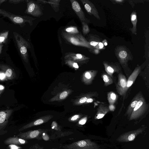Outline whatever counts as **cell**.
I'll use <instances>...</instances> for the list:
<instances>
[{
	"label": "cell",
	"instance_id": "obj_6",
	"mask_svg": "<svg viewBox=\"0 0 149 149\" xmlns=\"http://www.w3.org/2000/svg\"><path fill=\"white\" fill-rule=\"evenodd\" d=\"M127 79L125 75L121 71L118 74V81L116 84L118 93L120 95L125 97L127 91L126 90Z\"/></svg>",
	"mask_w": 149,
	"mask_h": 149
},
{
	"label": "cell",
	"instance_id": "obj_18",
	"mask_svg": "<svg viewBox=\"0 0 149 149\" xmlns=\"http://www.w3.org/2000/svg\"><path fill=\"white\" fill-rule=\"evenodd\" d=\"M101 77L104 81V85L105 86H106L110 85L113 83V80L112 78L106 72H104L102 73Z\"/></svg>",
	"mask_w": 149,
	"mask_h": 149
},
{
	"label": "cell",
	"instance_id": "obj_41",
	"mask_svg": "<svg viewBox=\"0 0 149 149\" xmlns=\"http://www.w3.org/2000/svg\"><path fill=\"white\" fill-rule=\"evenodd\" d=\"M3 47V44H0V54H1L2 50V47Z\"/></svg>",
	"mask_w": 149,
	"mask_h": 149
},
{
	"label": "cell",
	"instance_id": "obj_20",
	"mask_svg": "<svg viewBox=\"0 0 149 149\" xmlns=\"http://www.w3.org/2000/svg\"><path fill=\"white\" fill-rule=\"evenodd\" d=\"M97 72V70H92L86 72L84 74L85 78L89 83L91 82L95 78Z\"/></svg>",
	"mask_w": 149,
	"mask_h": 149
},
{
	"label": "cell",
	"instance_id": "obj_46",
	"mask_svg": "<svg viewBox=\"0 0 149 149\" xmlns=\"http://www.w3.org/2000/svg\"><path fill=\"white\" fill-rule=\"evenodd\" d=\"M2 91H0V94H1V93H2Z\"/></svg>",
	"mask_w": 149,
	"mask_h": 149
},
{
	"label": "cell",
	"instance_id": "obj_34",
	"mask_svg": "<svg viewBox=\"0 0 149 149\" xmlns=\"http://www.w3.org/2000/svg\"><path fill=\"white\" fill-rule=\"evenodd\" d=\"M79 118V116L78 115H75L72 117L71 118V120L72 121H74L76 120Z\"/></svg>",
	"mask_w": 149,
	"mask_h": 149
},
{
	"label": "cell",
	"instance_id": "obj_17",
	"mask_svg": "<svg viewBox=\"0 0 149 149\" xmlns=\"http://www.w3.org/2000/svg\"><path fill=\"white\" fill-rule=\"evenodd\" d=\"M27 143V141L26 140L17 137H9L4 141V143L6 145H23Z\"/></svg>",
	"mask_w": 149,
	"mask_h": 149
},
{
	"label": "cell",
	"instance_id": "obj_21",
	"mask_svg": "<svg viewBox=\"0 0 149 149\" xmlns=\"http://www.w3.org/2000/svg\"><path fill=\"white\" fill-rule=\"evenodd\" d=\"M8 34V31L0 32V45L6 42Z\"/></svg>",
	"mask_w": 149,
	"mask_h": 149
},
{
	"label": "cell",
	"instance_id": "obj_33",
	"mask_svg": "<svg viewBox=\"0 0 149 149\" xmlns=\"http://www.w3.org/2000/svg\"><path fill=\"white\" fill-rule=\"evenodd\" d=\"M6 77L4 73L3 72H0V79L2 80Z\"/></svg>",
	"mask_w": 149,
	"mask_h": 149
},
{
	"label": "cell",
	"instance_id": "obj_36",
	"mask_svg": "<svg viewBox=\"0 0 149 149\" xmlns=\"http://www.w3.org/2000/svg\"><path fill=\"white\" fill-rule=\"evenodd\" d=\"M98 42L94 41H91L90 42V44L91 45L94 46H96Z\"/></svg>",
	"mask_w": 149,
	"mask_h": 149
},
{
	"label": "cell",
	"instance_id": "obj_14",
	"mask_svg": "<svg viewBox=\"0 0 149 149\" xmlns=\"http://www.w3.org/2000/svg\"><path fill=\"white\" fill-rule=\"evenodd\" d=\"M142 95V93L139 92L135 96L132 100L125 113L128 116L130 117L132 111Z\"/></svg>",
	"mask_w": 149,
	"mask_h": 149
},
{
	"label": "cell",
	"instance_id": "obj_38",
	"mask_svg": "<svg viewBox=\"0 0 149 149\" xmlns=\"http://www.w3.org/2000/svg\"><path fill=\"white\" fill-rule=\"evenodd\" d=\"M73 66L75 68H79V66L76 63H74L73 64Z\"/></svg>",
	"mask_w": 149,
	"mask_h": 149
},
{
	"label": "cell",
	"instance_id": "obj_29",
	"mask_svg": "<svg viewBox=\"0 0 149 149\" xmlns=\"http://www.w3.org/2000/svg\"><path fill=\"white\" fill-rule=\"evenodd\" d=\"M9 146L11 149H19L21 148L19 146H18L15 145L11 144Z\"/></svg>",
	"mask_w": 149,
	"mask_h": 149
},
{
	"label": "cell",
	"instance_id": "obj_4",
	"mask_svg": "<svg viewBox=\"0 0 149 149\" xmlns=\"http://www.w3.org/2000/svg\"><path fill=\"white\" fill-rule=\"evenodd\" d=\"M25 13L34 17H40L43 15V7L38 3L33 1H28Z\"/></svg>",
	"mask_w": 149,
	"mask_h": 149
},
{
	"label": "cell",
	"instance_id": "obj_25",
	"mask_svg": "<svg viewBox=\"0 0 149 149\" xmlns=\"http://www.w3.org/2000/svg\"><path fill=\"white\" fill-rule=\"evenodd\" d=\"M68 95L67 92L65 91L62 92L60 95V98L61 99H63L65 98Z\"/></svg>",
	"mask_w": 149,
	"mask_h": 149
},
{
	"label": "cell",
	"instance_id": "obj_8",
	"mask_svg": "<svg viewBox=\"0 0 149 149\" xmlns=\"http://www.w3.org/2000/svg\"><path fill=\"white\" fill-rule=\"evenodd\" d=\"M41 130H36L29 131L24 132H20L17 135V137L24 139L28 140L33 139H39L41 135L43 133Z\"/></svg>",
	"mask_w": 149,
	"mask_h": 149
},
{
	"label": "cell",
	"instance_id": "obj_16",
	"mask_svg": "<svg viewBox=\"0 0 149 149\" xmlns=\"http://www.w3.org/2000/svg\"><path fill=\"white\" fill-rule=\"evenodd\" d=\"M109 111L108 106L104 104H100L97 108L95 118L99 119L102 118Z\"/></svg>",
	"mask_w": 149,
	"mask_h": 149
},
{
	"label": "cell",
	"instance_id": "obj_39",
	"mask_svg": "<svg viewBox=\"0 0 149 149\" xmlns=\"http://www.w3.org/2000/svg\"><path fill=\"white\" fill-rule=\"evenodd\" d=\"M4 89V87L1 85H0V91H2Z\"/></svg>",
	"mask_w": 149,
	"mask_h": 149
},
{
	"label": "cell",
	"instance_id": "obj_23",
	"mask_svg": "<svg viewBox=\"0 0 149 149\" xmlns=\"http://www.w3.org/2000/svg\"><path fill=\"white\" fill-rule=\"evenodd\" d=\"M83 32L84 34L88 33L89 31L88 25L84 22H82Z\"/></svg>",
	"mask_w": 149,
	"mask_h": 149
},
{
	"label": "cell",
	"instance_id": "obj_2",
	"mask_svg": "<svg viewBox=\"0 0 149 149\" xmlns=\"http://www.w3.org/2000/svg\"><path fill=\"white\" fill-rule=\"evenodd\" d=\"M148 105L142 95L130 114V119H136L144 115L148 111Z\"/></svg>",
	"mask_w": 149,
	"mask_h": 149
},
{
	"label": "cell",
	"instance_id": "obj_11",
	"mask_svg": "<svg viewBox=\"0 0 149 149\" xmlns=\"http://www.w3.org/2000/svg\"><path fill=\"white\" fill-rule=\"evenodd\" d=\"M83 4L87 12L90 15H93L97 18H99L98 13L95 7L91 2L88 0H80Z\"/></svg>",
	"mask_w": 149,
	"mask_h": 149
},
{
	"label": "cell",
	"instance_id": "obj_31",
	"mask_svg": "<svg viewBox=\"0 0 149 149\" xmlns=\"http://www.w3.org/2000/svg\"><path fill=\"white\" fill-rule=\"evenodd\" d=\"M87 99V98L86 97H83L80 99L79 102L81 103H84L86 101Z\"/></svg>",
	"mask_w": 149,
	"mask_h": 149
},
{
	"label": "cell",
	"instance_id": "obj_37",
	"mask_svg": "<svg viewBox=\"0 0 149 149\" xmlns=\"http://www.w3.org/2000/svg\"><path fill=\"white\" fill-rule=\"evenodd\" d=\"M93 101V98H89L86 101L88 103L91 102H92Z\"/></svg>",
	"mask_w": 149,
	"mask_h": 149
},
{
	"label": "cell",
	"instance_id": "obj_24",
	"mask_svg": "<svg viewBox=\"0 0 149 149\" xmlns=\"http://www.w3.org/2000/svg\"><path fill=\"white\" fill-rule=\"evenodd\" d=\"M54 1H50L49 3L53 7V8L54 9H56L58 7L59 2L60 1L59 0H56L55 2H54Z\"/></svg>",
	"mask_w": 149,
	"mask_h": 149
},
{
	"label": "cell",
	"instance_id": "obj_32",
	"mask_svg": "<svg viewBox=\"0 0 149 149\" xmlns=\"http://www.w3.org/2000/svg\"><path fill=\"white\" fill-rule=\"evenodd\" d=\"M42 137L43 139L45 140H48L49 139V137L48 135L45 133L42 134Z\"/></svg>",
	"mask_w": 149,
	"mask_h": 149
},
{
	"label": "cell",
	"instance_id": "obj_47",
	"mask_svg": "<svg viewBox=\"0 0 149 149\" xmlns=\"http://www.w3.org/2000/svg\"><path fill=\"white\" fill-rule=\"evenodd\" d=\"M52 149H56V148H53Z\"/></svg>",
	"mask_w": 149,
	"mask_h": 149
},
{
	"label": "cell",
	"instance_id": "obj_40",
	"mask_svg": "<svg viewBox=\"0 0 149 149\" xmlns=\"http://www.w3.org/2000/svg\"><path fill=\"white\" fill-rule=\"evenodd\" d=\"M136 19V16L134 15H132V21L135 20Z\"/></svg>",
	"mask_w": 149,
	"mask_h": 149
},
{
	"label": "cell",
	"instance_id": "obj_1",
	"mask_svg": "<svg viewBox=\"0 0 149 149\" xmlns=\"http://www.w3.org/2000/svg\"><path fill=\"white\" fill-rule=\"evenodd\" d=\"M0 14L7 17L14 24H19L21 26L25 25L26 22L28 23L30 26H32L33 24V21L35 19V18L27 16L15 15L1 9H0Z\"/></svg>",
	"mask_w": 149,
	"mask_h": 149
},
{
	"label": "cell",
	"instance_id": "obj_19",
	"mask_svg": "<svg viewBox=\"0 0 149 149\" xmlns=\"http://www.w3.org/2000/svg\"><path fill=\"white\" fill-rule=\"evenodd\" d=\"M107 100L109 104H114L118 98L117 95L113 91L109 92L107 94Z\"/></svg>",
	"mask_w": 149,
	"mask_h": 149
},
{
	"label": "cell",
	"instance_id": "obj_22",
	"mask_svg": "<svg viewBox=\"0 0 149 149\" xmlns=\"http://www.w3.org/2000/svg\"><path fill=\"white\" fill-rule=\"evenodd\" d=\"M67 33L72 34H76L79 33L77 28L75 26H70L65 29Z\"/></svg>",
	"mask_w": 149,
	"mask_h": 149
},
{
	"label": "cell",
	"instance_id": "obj_3",
	"mask_svg": "<svg viewBox=\"0 0 149 149\" xmlns=\"http://www.w3.org/2000/svg\"><path fill=\"white\" fill-rule=\"evenodd\" d=\"M13 34L21 55L24 61H28L27 49L31 47L29 43L24 39L19 34L13 32Z\"/></svg>",
	"mask_w": 149,
	"mask_h": 149
},
{
	"label": "cell",
	"instance_id": "obj_42",
	"mask_svg": "<svg viewBox=\"0 0 149 149\" xmlns=\"http://www.w3.org/2000/svg\"><path fill=\"white\" fill-rule=\"evenodd\" d=\"M6 0H0V4L3 3L4 2L6 1Z\"/></svg>",
	"mask_w": 149,
	"mask_h": 149
},
{
	"label": "cell",
	"instance_id": "obj_28",
	"mask_svg": "<svg viewBox=\"0 0 149 149\" xmlns=\"http://www.w3.org/2000/svg\"><path fill=\"white\" fill-rule=\"evenodd\" d=\"M135 138V135L134 134H131L127 138V139L129 141H131L134 139Z\"/></svg>",
	"mask_w": 149,
	"mask_h": 149
},
{
	"label": "cell",
	"instance_id": "obj_45",
	"mask_svg": "<svg viewBox=\"0 0 149 149\" xmlns=\"http://www.w3.org/2000/svg\"><path fill=\"white\" fill-rule=\"evenodd\" d=\"M107 45V42H105V43H104V45H106H106Z\"/></svg>",
	"mask_w": 149,
	"mask_h": 149
},
{
	"label": "cell",
	"instance_id": "obj_15",
	"mask_svg": "<svg viewBox=\"0 0 149 149\" xmlns=\"http://www.w3.org/2000/svg\"><path fill=\"white\" fill-rule=\"evenodd\" d=\"M104 65L106 72L111 77L115 72L119 73L121 71V68L118 65L104 63Z\"/></svg>",
	"mask_w": 149,
	"mask_h": 149
},
{
	"label": "cell",
	"instance_id": "obj_43",
	"mask_svg": "<svg viewBox=\"0 0 149 149\" xmlns=\"http://www.w3.org/2000/svg\"><path fill=\"white\" fill-rule=\"evenodd\" d=\"M99 45L100 46H103V44L101 42H100L99 43Z\"/></svg>",
	"mask_w": 149,
	"mask_h": 149
},
{
	"label": "cell",
	"instance_id": "obj_27",
	"mask_svg": "<svg viewBox=\"0 0 149 149\" xmlns=\"http://www.w3.org/2000/svg\"><path fill=\"white\" fill-rule=\"evenodd\" d=\"M109 111H114L115 109V107L114 104H110L108 106Z\"/></svg>",
	"mask_w": 149,
	"mask_h": 149
},
{
	"label": "cell",
	"instance_id": "obj_9",
	"mask_svg": "<svg viewBox=\"0 0 149 149\" xmlns=\"http://www.w3.org/2000/svg\"><path fill=\"white\" fill-rule=\"evenodd\" d=\"M70 1L73 10L82 22L86 23L87 22L84 14L78 2L76 0H70Z\"/></svg>",
	"mask_w": 149,
	"mask_h": 149
},
{
	"label": "cell",
	"instance_id": "obj_35",
	"mask_svg": "<svg viewBox=\"0 0 149 149\" xmlns=\"http://www.w3.org/2000/svg\"><path fill=\"white\" fill-rule=\"evenodd\" d=\"M76 56L78 58V59H81L83 57L82 55L81 54H76Z\"/></svg>",
	"mask_w": 149,
	"mask_h": 149
},
{
	"label": "cell",
	"instance_id": "obj_26",
	"mask_svg": "<svg viewBox=\"0 0 149 149\" xmlns=\"http://www.w3.org/2000/svg\"><path fill=\"white\" fill-rule=\"evenodd\" d=\"M24 1V0H10L8 1L9 3L16 4L19 3Z\"/></svg>",
	"mask_w": 149,
	"mask_h": 149
},
{
	"label": "cell",
	"instance_id": "obj_10",
	"mask_svg": "<svg viewBox=\"0 0 149 149\" xmlns=\"http://www.w3.org/2000/svg\"><path fill=\"white\" fill-rule=\"evenodd\" d=\"M13 111L12 109H8L0 111V130L7 125Z\"/></svg>",
	"mask_w": 149,
	"mask_h": 149
},
{
	"label": "cell",
	"instance_id": "obj_7",
	"mask_svg": "<svg viewBox=\"0 0 149 149\" xmlns=\"http://www.w3.org/2000/svg\"><path fill=\"white\" fill-rule=\"evenodd\" d=\"M91 142L88 140H82L63 146L65 149H91Z\"/></svg>",
	"mask_w": 149,
	"mask_h": 149
},
{
	"label": "cell",
	"instance_id": "obj_44",
	"mask_svg": "<svg viewBox=\"0 0 149 149\" xmlns=\"http://www.w3.org/2000/svg\"><path fill=\"white\" fill-rule=\"evenodd\" d=\"M103 47V46H100V48L101 49V48H102Z\"/></svg>",
	"mask_w": 149,
	"mask_h": 149
},
{
	"label": "cell",
	"instance_id": "obj_5",
	"mask_svg": "<svg viewBox=\"0 0 149 149\" xmlns=\"http://www.w3.org/2000/svg\"><path fill=\"white\" fill-rule=\"evenodd\" d=\"M62 36L67 41L73 45L78 46H84L85 45V40L80 35L70 34L64 32L62 33Z\"/></svg>",
	"mask_w": 149,
	"mask_h": 149
},
{
	"label": "cell",
	"instance_id": "obj_30",
	"mask_svg": "<svg viewBox=\"0 0 149 149\" xmlns=\"http://www.w3.org/2000/svg\"><path fill=\"white\" fill-rule=\"evenodd\" d=\"M87 120V118L85 117L79 121V123L81 125H83L84 124Z\"/></svg>",
	"mask_w": 149,
	"mask_h": 149
},
{
	"label": "cell",
	"instance_id": "obj_12",
	"mask_svg": "<svg viewBox=\"0 0 149 149\" xmlns=\"http://www.w3.org/2000/svg\"><path fill=\"white\" fill-rule=\"evenodd\" d=\"M0 69L4 72L7 79L12 80L16 77L14 70L9 66L4 64H0Z\"/></svg>",
	"mask_w": 149,
	"mask_h": 149
},
{
	"label": "cell",
	"instance_id": "obj_13",
	"mask_svg": "<svg viewBox=\"0 0 149 149\" xmlns=\"http://www.w3.org/2000/svg\"><path fill=\"white\" fill-rule=\"evenodd\" d=\"M141 68L138 66L135 68L133 72L129 76L127 80L126 90L127 91L128 89L134 83L139 74L140 73Z\"/></svg>",
	"mask_w": 149,
	"mask_h": 149
}]
</instances>
